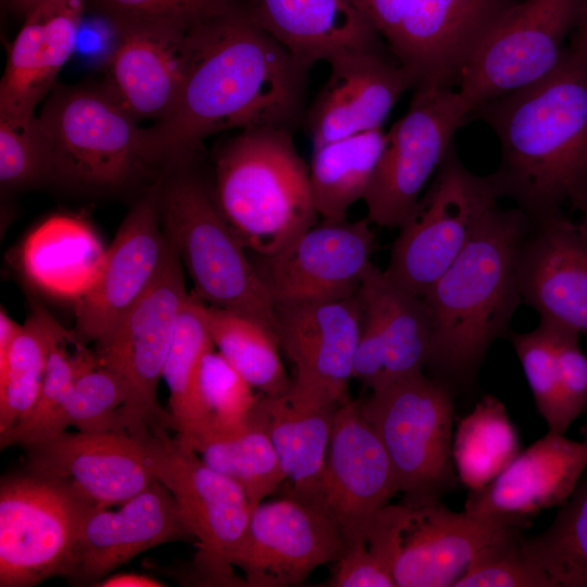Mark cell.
Returning a JSON list of instances; mask_svg holds the SVG:
<instances>
[{
  "label": "cell",
  "mask_w": 587,
  "mask_h": 587,
  "mask_svg": "<svg viewBox=\"0 0 587 587\" xmlns=\"http://www.w3.org/2000/svg\"><path fill=\"white\" fill-rule=\"evenodd\" d=\"M473 114L459 90L415 89L408 111L386 134V146L363 198L367 220L384 227L404 225L426 183L452 148L455 132Z\"/></svg>",
  "instance_id": "5bb4252c"
},
{
  "label": "cell",
  "mask_w": 587,
  "mask_h": 587,
  "mask_svg": "<svg viewBox=\"0 0 587 587\" xmlns=\"http://www.w3.org/2000/svg\"><path fill=\"white\" fill-rule=\"evenodd\" d=\"M75 339L40 304L33 303L10 349L8 369L0 378V433L22 422L35 407L51 351Z\"/></svg>",
  "instance_id": "e575fe53"
},
{
  "label": "cell",
  "mask_w": 587,
  "mask_h": 587,
  "mask_svg": "<svg viewBox=\"0 0 587 587\" xmlns=\"http://www.w3.org/2000/svg\"><path fill=\"white\" fill-rule=\"evenodd\" d=\"M521 529L501 528L453 587H553L547 573L524 553Z\"/></svg>",
  "instance_id": "ab89813d"
},
{
  "label": "cell",
  "mask_w": 587,
  "mask_h": 587,
  "mask_svg": "<svg viewBox=\"0 0 587 587\" xmlns=\"http://www.w3.org/2000/svg\"><path fill=\"white\" fill-rule=\"evenodd\" d=\"M567 49L579 60L587 64V0L573 32V37Z\"/></svg>",
  "instance_id": "816d5d0a"
},
{
  "label": "cell",
  "mask_w": 587,
  "mask_h": 587,
  "mask_svg": "<svg viewBox=\"0 0 587 587\" xmlns=\"http://www.w3.org/2000/svg\"><path fill=\"white\" fill-rule=\"evenodd\" d=\"M344 549L339 527L321 505L286 495L254 507L234 566L243 572L246 586H298Z\"/></svg>",
  "instance_id": "2e32d148"
},
{
  "label": "cell",
  "mask_w": 587,
  "mask_h": 587,
  "mask_svg": "<svg viewBox=\"0 0 587 587\" xmlns=\"http://www.w3.org/2000/svg\"><path fill=\"white\" fill-rule=\"evenodd\" d=\"M255 23L307 68L360 48L380 35L354 0H249Z\"/></svg>",
  "instance_id": "f1b7e54d"
},
{
  "label": "cell",
  "mask_w": 587,
  "mask_h": 587,
  "mask_svg": "<svg viewBox=\"0 0 587 587\" xmlns=\"http://www.w3.org/2000/svg\"><path fill=\"white\" fill-rule=\"evenodd\" d=\"M136 438L151 472L171 491L183 522L198 541L192 566L196 582L246 586L245 578L234 572L254 509L243 489L167 433Z\"/></svg>",
  "instance_id": "9c48e42d"
},
{
  "label": "cell",
  "mask_w": 587,
  "mask_h": 587,
  "mask_svg": "<svg viewBox=\"0 0 587 587\" xmlns=\"http://www.w3.org/2000/svg\"><path fill=\"white\" fill-rule=\"evenodd\" d=\"M51 178L48 138L38 116L15 122L0 117V183L4 189Z\"/></svg>",
  "instance_id": "ee69618b"
},
{
  "label": "cell",
  "mask_w": 587,
  "mask_h": 587,
  "mask_svg": "<svg viewBox=\"0 0 587 587\" xmlns=\"http://www.w3.org/2000/svg\"><path fill=\"white\" fill-rule=\"evenodd\" d=\"M459 479L470 490L497 477L520 453L516 430L505 407L486 395L458 425L452 447Z\"/></svg>",
  "instance_id": "d590c367"
},
{
  "label": "cell",
  "mask_w": 587,
  "mask_h": 587,
  "mask_svg": "<svg viewBox=\"0 0 587 587\" xmlns=\"http://www.w3.org/2000/svg\"><path fill=\"white\" fill-rule=\"evenodd\" d=\"M76 339L59 344L51 351L38 400L22 422L0 434V446L40 444L65 432L62 414L76 379L99 364L95 350L78 344L74 352L66 348Z\"/></svg>",
  "instance_id": "f35d334b"
},
{
  "label": "cell",
  "mask_w": 587,
  "mask_h": 587,
  "mask_svg": "<svg viewBox=\"0 0 587 587\" xmlns=\"http://www.w3.org/2000/svg\"><path fill=\"white\" fill-rule=\"evenodd\" d=\"M359 402L386 449L404 500L439 501L452 490L458 479L449 383L420 372L374 390Z\"/></svg>",
  "instance_id": "ba28073f"
},
{
  "label": "cell",
  "mask_w": 587,
  "mask_h": 587,
  "mask_svg": "<svg viewBox=\"0 0 587 587\" xmlns=\"http://www.w3.org/2000/svg\"><path fill=\"white\" fill-rule=\"evenodd\" d=\"M337 410L261 394L251 416L277 452L290 484L287 495L317 503Z\"/></svg>",
  "instance_id": "4dcf8cb0"
},
{
  "label": "cell",
  "mask_w": 587,
  "mask_h": 587,
  "mask_svg": "<svg viewBox=\"0 0 587 587\" xmlns=\"http://www.w3.org/2000/svg\"><path fill=\"white\" fill-rule=\"evenodd\" d=\"M500 146L491 174L501 198L532 221L587 198V64L567 48L542 79L494 98L474 113Z\"/></svg>",
  "instance_id": "7a4b0ae2"
},
{
  "label": "cell",
  "mask_w": 587,
  "mask_h": 587,
  "mask_svg": "<svg viewBox=\"0 0 587 587\" xmlns=\"http://www.w3.org/2000/svg\"><path fill=\"white\" fill-rule=\"evenodd\" d=\"M215 202L241 243L272 255L315 225L309 166L292 128L240 130L215 158Z\"/></svg>",
  "instance_id": "277c9868"
},
{
  "label": "cell",
  "mask_w": 587,
  "mask_h": 587,
  "mask_svg": "<svg viewBox=\"0 0 587 587\" xmlns=\"http://www.w3.org/2000/svg\"><path fill=\"white\" fill-rule=\"evenodd\" d=\"M189 58L172 111L147 127L152 163L186 161L226 129L292 128L309 68L262 29L245 5L189 32Z\"/></svg>",
  "instance_id": "6da1fadb"
},
{
  "label": "cell",
  "mask_w": 587,
  "mask_h": 587,
  "mask_svg": "<svg viewBox=\"0 0 587 587\" xmlns=\"http://www.w3.org/2000/svg\"><path fill=\"white\" fill-rule=\"evenodd\" d=\"M520 290L540 321L587 337V235L579 223L563 212L532 221Z\"/></svg>",
  "instance_id": "484cf974"
},
{
  "label": "cell",
  "mask_w": 587,
  "mask_h": 587,
  "mask_svg": "<svg viewBox=\"0 0 587 587\" xmlns=\"http://www.w3.org/2000/svg\"><path fill=\"white\" fill-rule=\"evenodd\" d=\"M188 296L183 263L168 238L164 260L150 286L95 342L99 364L113 372L125 390L120 427L135 437L173 430L172 415L159 404L157 389Z\"/></svg>",
  "instance_id": "8992f818"
},
{
  "label": "cell",
  "mask_w": 587,
  "mask_h": 587,
  "mask_svg": "<svg viewBox=\"0 0 587 587\" xmlns=\"http://www.w3.org/2000/svg\"><path fill=\"white\" fill-rule=\"evenodd\" d=\"M387 43L392 39L403 0H354Z\"/></svg>",
  "instance_id": "c3c4849f"
},
{
  "label": "cell",
  "mask_w": 587,
  "mask_h": 587,
  "mask_svg": "<svg viewBox=\"0 0 587 587\" xmlns=\"http://www.w3.org/2000/svg\"><path fill=\"white\" fill-rule=\"evenodd\" d=\"M382 128L344 137L313 149L309 166L316 213L324 222L347 220L364 198L386 146Z\"/></svg>",
  "instance_id": "1f68e13d"
},
{
  "label": "cell",
  "mask_w": 587,
  "mask_h": 587,
  "mask_svg": "<svg viewBox=\"0 0 587 587\" xmlns=\"http://www.w3.org/2000/svg\"><path fill=\"white\" fill-rule=\"evenodd\" d=\"M15 10L23 13L25 16L39 5L53 0H5Z\"/></svg>",
  "instance_id": "f5cc1de1"
},
{
  "label": "cell",
  "mask_w": 587,
  "mask_h": 587,
  "mask_svg": "<svg viewBox=\"0 0 587 587\" xmlns=\"http://www.w3.org/2000/svg\"><path fill=\"white\" fill-rule=\"evenodd\" d=\"M333 587H396L390 572L371 551L367 540L345 546L327 584Z\"/></svg>",
  "instance_id": "7dc6e473"
},
{
  "label": "cell",
  "mask_w": 587,
  "mask_h": 587,
  "mask_svg": "<svg viewBox=\"0 0 587 587\" xmlns=\"http://www.w3.org/2000/svg\"><path fill=\"white\" fill-rule=\"evenodd\" d=\"M105 248L91 226L71 215H54L25 238L20 263L28 280L46 294L74 301L96 282Z\"/></svg>",
  "instance_id": "f546056e"
},
{
  "label": "cell",
  "mask_w": 587,
  "mask_h": 587,
  "mask_svg": "<svg viewBox=\"0 0 587 587\" xmlns=\"http://www.w3.org/2000/svg\"><path fill=\"white\" fill-rule=\"evenodd\" d=\"M115 27L134 23H161L191 30L217 17L236 0H86V4Z\"/></svg>",
  "instance_id": "f6af8a7d"
},
{
  "label": "cell",
  "mask_w": 587,
  "mask_h": 587,
  "mask_svg": "<svg viewBox=\"0 0 587 587\" xmlns=\"http://www.w3.org/2000/svg\"><path fill=\"white\" fill-rule=\"evenodd\" d=\"M499 199L491 174L472 173L451 148L413 215L399 228L384 275L422 298L460 255Z\"/></svg>",
  "instance_id": "8fae6325"
},
{
  "label": "cell",
  "mask_w": 587,
  "mask_h": 587,
  "mask_svg": "<svg viewBox=\"0 0 587 587\" xmlns=\"http://www.w3.org/2000/svg\"><path fill=\"white\" fill-rule=\"evenodd\" d=\"M191 301L214 347L254 389L271 397L289 391L291 379L275 332L253 319L207 304L193 294Z\"/></svg>",
  "instance_id": "836d02e7"
},
{
  "label": "cell",
  "mask_w": 587,
  "mask_h": 587,
  "mask_svg": "<svg viewBox=\"0 0 587 587\" xmlns=\"http://www.w3.org/2000/svg\"><path fill=\"white\" fill-rule=\"evenodd\" d=\"M174 437L210 467L236 482L254 507L286 480L267 433L252 416L235 429Z\"/></svg>",
  "instance_id": "d6a6232c"
},
{
  "label": "cell",
  "mask_w": 587,
  "mask_h": 587,
  "mask_svg": "<svg viewBox=\"0 0 587 587\" xmlns=\"http://www.w3.org/2000/svg\"><path fill=\"white\" fill-rule=\"evenodd\" d=\"M587 469V439L548 430L489 484L470 490L464 511L484 517L528 520L571 497Z\"/></svg>",
  "instance_id": "4316f807"
},
{
  "label": "cell",
  "mask_w": 587,
  "mask_h": 587,
  "mask_svg": "<svg viewBox=\"0 0 587 587\" xmlns=\"http://www.w3.org/2000/svg\"><path fill=\"white\" fill-rule=\"evenodd\" d=\"M124 403L121 379L98 364L76 379L63 410V427L74 426L84 433L124 432L118 415Z\"/></svg>",
  "instance_id": "7bdbcfd3"
},
{
  "label": "cell",
  "mask_w": 587,
  "mask_h": 587,
  "mask_svg": "<svg viewBox=\"0 0 587 587\" xmlns=\"http://www.w3.org/2000/svg\"><path fill=\"white\" fill-rule=\"evenodd\" d=\"M97 507L70 482L27 473L0 484V586L67 577L80 527Z\"/></svg>",
  "instance_id": "7c38bea8"
},
{
  "label": "cell",
  "mask_w": 587,
  "mask_h": 587,
  "mask_svg": "<svg viewBox=\"0 0 587 587\" xmlns=\"http://www.w3.org/2000/svg\"><path fill=\"white\" fill-rule=\"evenodd\" d=\"M358 296L362 322L353 378L374 391L423 372L430 346L423 299L396 286L374 265L363 278Z\"/></svg>",
  "instance_id": "44dd1931"
},
{
  "label": "cell",
  "mask_w": 587,
  "mask_h": 587,
  "mask_svg": "<svg viewBox=\"0 0 587 587\" xmlns=\"http://www.w3.org/2000/svg\"><path fill=\"white\" fill-rule=\"evenodd\" d=\"M586 0H524L510 4L466 62L458 90L474 111L488 100L549 75L562 60Z\"/></svg>",
  "instance_id": "4fadbf2b"
},
{
  "label": "cell",
  "mask_w": 587,
  "mask_h": 587,
  "mask_svg": "<svg viewBox=\"0 0 587 587\" xmlns=\"http://www.w3.org/2000/svg\"><path fill=\"white\" fill-rule=\"evenodd\" d=\"M214 348L205 352L199 369V392L209 424L198 433L243 426L261 396V392L254 394L251 384Z\"/></svg>",
  "instance_id": "b9f144b4"
},
{
  "label": "cell",
  "mask_w": 587,
  "mask_h": 587,
  "mask_svg": "<svg viewBox=\"0 0 587 587\" xmlns=\"http://www.w3.org/2000/svg\"><path fill=\"white\" fill-rule=\"evenodd\" d=\"M307 113L313 149L330 141L382 128L399 98L413 83L396 58L380 46L342 52Z\"/></svg>",
  "instance_id": "7402d4cb"
},
{
  "label": "cell",
  "mask_w": 587,
  "mask_h": 587,
  "mask_svg": "<svg viewBox=\"0 0 587 587\" xmlns=\"http://www.w3.org/2000/svg\"><path fill=\"white\" fill-rule=\"evenodd\" d=\"M161 185L157 184L128 212L109 248L90 289L75 301L80 344L107 335L143 295L160 270L168 246L161 228Z\"/></svg>",
  "instance_id": "ac0fdd59"
},
{
  "label": "cell",
  "mask_w": 587,
  "mask_h": 587,
  "mask_svg": "<svg viewBox=\"0 0 587 587\" xmlns=\"http://www.w3.org/2000/svg\"><path fill=\"white\" fill-rule=\"evenodd\" d=\"M95 586L99 587H161L164 586L160 580L147 575L135 573L115 574L98 582Z\"/></svg>",
  "instance_id": "f907efd6"
},
{
  "label": "cell",
  "mask_w": 587,
  "mask_h": 587,
  "mask_svg": "<svg viewBox=\"0 0 587 587\" xmlns=\"http://www.w3.org/2000/svg\"><path fill=\"white\" fill-rule=\"evenodd\" d=\"M530 225L517 207L495 205L422 297L430 327L426 366L437 378L469 382L492 342L509 333L510 320L523 302L520 264Z\"/></svg>",
  "instance_id": "3957f363"
},
{
  "label": "cell",
  "mask_w": 587,
  "mask_h": 587,
  "mask_svg": "<svg viewBox=\"0 0 587 587\" xmlns=\"http://www.w3.org/2000/svg\"><path fill=\"white\" fill-rule=\"evenodd\" d=\"M548 324L554 338L564 414L571 425L587 407V355L578 334Z\"/></svg>",
  "instance_id": "bcb514c9"
},
{
  "label": "cell",
  "mask_w": 587,
  "mask_h": 587,
  "mask_svg": "<svg viewBox=\"0 0 587 587\" xmlns=\"http://www.w3.org/2000/svg\"><path fill=\"white\" fill-rule=\"evenodd\" d=\"M522 547L553 587H587V479L578 483L545 530L523 537Z\"/></svg>",
  "instance_id": "74e56055"
},
{
  "label": "cell",
  "mask_w": 587,
  "mask_h": 587,
  "mask_svg": "<svg viewBox=\"0 0 587 587\" xmlns=\"http://www.w3.org/2000/svg\"><path fill=\"white\" fill-rule=\"evenodd\" d=\"M15 321H13L5 310L0 311V378L4 377L8 369L9 353L12 342L20 329Z\"/></svg>",
  "instance_id": "681fc988"
},
{
  "label": "cell",
  "mask_w": 587,
  "mask_h": 587,
  "mask_svg": "<svg viewBox=\"0 0 587 587\" xmlns=\"http://www.w3.org/2000/svg\"><path fill=\"white\" fill-rule=\"evenodd\" d=\"M397 492L386 449L359 400L351 399L336 412L317 504L335 521L346 546L367 540L375 515Z\"/></svg>",
  "instance_id": "ffe728a7"
},
{
  "label": "cell",
  "mask_w": 587,
  "mask_h": 587,
  "mask_svg": "<svg viewBox=\"0 0 587 587\" xmlns=\"http://www.w3.org/2000/svg\"><path fill=\"white\" fill-rule=\"evenodd\" d=\"M25 449L28 472L67 480L99 507L124 503L157 480L127 432H63Z\"/></svg>",
  "instance_id": "603a6c76"
},
{
  "label": "cell",
  "mask_w": 587,
  "mask_h": 587,
  "mask_svg": "<svg viewBox=\"0 0 587 587\" xmlns=\"http://www.w3.org/2000/svg\"><path fill=\"white\" fill-rule=\"evenodd\" d=\"M160 209L166 235L192 282L193 295L275 332L274 302L213 193L197 178L178 176L161 185Z\"/></svg>",
  "instance_id": "5b68a950"
},
{
  "label": "cell",
  "mask_w": 587,
  "mask_h": 587,
  "mask_svg": "<svg viewBox=\"0 0 587 587\" xmlns=\"http://www.w3.org/2000/svg\"><path fill=\"white\" fill-rule=\"evenodd\" d=\"M366 218L313 225L290 246L251 261L274 303L354 296L373 263L375 236Z\"/></svg>",
  "instance_id": "e0dca14e"
},
{
  "label": "cell",
  "mask_w": 587,
  "mask_h": 587,
  "mask_svg": "<svg viewBox=\"0 0 587 587\" xmlns=\"http://www.w3.org/2000/svg\"><path fill=\"white\" fill-rule=\"evenodd\" d=\"M527 523L453 512L439 501L404 500L377 512L367 545L397 587H453L501 528Z\"/></svg>",
  "instance_id": "30bf717a"
},
{
  "label": "cell",
  "mask_w": 587,
  "mask_h": 587,
  "mask_svg": "<svg viewBox=\"0 0 587 587\" xmlns=\"http://www.w3.org/2000/svg\"><path fill=\"white\" fill-rule=\"evenodd\" d=\"M191 538L173 495L157 479L117 511L97 505L89 512L80 527L67 577L95 586L142 551Z\"/></svg>",
  "instance_id": "d4e9b609"
},
{
  "label": "cell",
  "mask_w": 587,
  "mask_h": 587,
  "mask_svg": "<svg viewBox=\"0 0 587 587\" xmlns=\"http://www.w3.org/2000/svg\"><path fill=\"white\" fill-rule=\"evenodd\" d=\"M274 309L275 333L295 371L286 397L328 409L349 402L362 322L358 292L336 300L278 302Z\"/></svg>",
  "instance_id": "9a60e30c"
},
{
  "label": "cell",
  "mask_w": 587,
  "mask_h": 587,
  "mask_svg": "<svg viewBox=\"0 0 587 587\" xmlns=\"http://www.w3.org/2000/svg\"><path fill=\"white\" fill-rule=\"evenodd\" d=\"M85 7L86 0H53L25 16L0 82V117L26 122L36 116L75 49Z\"/></svg>",
  "instance_id": "83f0119b"
},
{
  "label": "cell",
  "mask_w": 587,
  "mask_h": 587,
  "mask_svg": "<svg viewBox=\"0 0 587 587\" xmlns=\"http://www.w3.org/2000/svg\"><path fill=\"white\" fill-rule=\"evenodd\" d=\"M118 39L102 89L137 122L164 118L174 108L189 58V32L161 23L116 27Z\"/></svg>",
  "instance_id": "cb8c5ba5"
},
{
  "label": "cell",
  "mask_w": 587,
  "mask_h": 587,
  "mask_svg": "<svg viewBox=\"0 0 587 587\" xmlns=\"http://www.w3.org/2000/svg\"><path fill=\"white\" fill-rule=\"evenodd\" d=\"M539 414L550 432L564 434L566 422L559 365L550 325L544 321L528 333H509Z\"/></svg>",
  "instance_id": "60d3db41"
},
{
  "label": "cell",
  "mask_w": 587,
  "mask_h": 587,
  "mask_svg": "<svg viewBox=\"0 0 587 587\" xmlns=\"http://www.w3.org/2000/svg\"><path fill=\"white\" fill-rule=\"evenodd\" d=\"M212 348L214 344L189 295L178 317L162 375L170 391V413L175 434L198 433L209 424L198 377L201 360Z\"/></svg>",
  "instance_id": "8d00e7d4"
},
{
  "label": "cell",
  "mask_w": 587,
  "mask_h": 587,
  "mask_svg": "<svg viewBox=\"0 0 587 587\" xmlns=\"http://www.w3.org/2000/svg\"><path fill=\"white\" fill-rule=\"evenodd\" d=\"M511 0H403L388 48L413 89L458 86L474 49Z\"/></svg>",
  "instance_id": "d6986e66"
},
{
  "label": "cell",
  "mask_w": 587,
  "mask_h": 587,
  "mask_svg": "<svg viewBox=\"0 0 587 587\" xmlns=\"http://www.w3.org/2000/svg\"><path fill=\"white\" fill-rule=\"evenodd\" d=\"M38 120L50 147L51 178L111 188L152 163L146 128L101 87L55 85Z\"/></svg>",
  "instance_id": "52a82bcc"
}]
</instances>
